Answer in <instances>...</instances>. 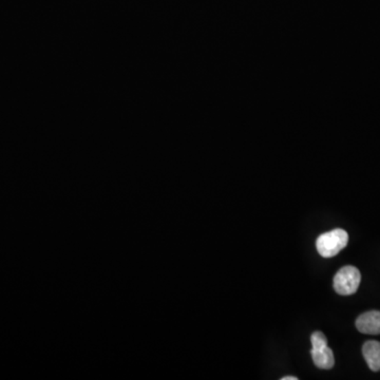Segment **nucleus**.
<instances>
[{
    "label": "nucleus",
    "instance_id": "1",
    "mask_svg": "<svg viewBox=\"0 0 380 380\" xmlns=\"http://www.w3.org/2000/svg\"><path fill=\"white\" fill-rule=\"evenodd\" d=\"M348 243V235L342 228L320 235L316 241L319 254L323 258H333L342 252Z\"/></svg>",
    "mask_w": 380,
    "mask_h": 380
},
{
    "label": "nucleus",
    "instance_id": "2",
    "mask_svg": "<svg viewBox=\"0 0 380 380\" xmlns=\"http://www.w3.org/2000/svg\"><path fill=\"white\" fill-rule=\"evenodd\" d=\"M361 281V275L355 266L346 265L338 270L334 277V289L342 296L353 295L357 292Z\"/></svg>",
    "mask_w": 380,
    "mask_h": 380
},
{
    "label": "nucleus",
    "instance_id": "3",
    "mask_svg": "<svg viewBox=\"0 0 380 380\" xmlns=\"http://www.w3.org/2000/svg\"><path fill=\"white\" fill-rule=\"evenodd\" d=\"M356 328L362 334H380V311H370L360 315L356 320Z\"/></svg>",
    "mask_w": 380,
    "mask_h": 380
},
{
    "label": "nucleus",
    "instance_id": "4",
    "mask_svg": "<svg viewBox=\"0 0 380 380\" xmlns=\"http://www.w3.org/2000/svg\"><path fill=\"white\" fill-rule=\"evenodd\" d=\"M311 354L315 366L319 369L330 370L334 366V354H333V351L329 348L328 344L313 346Z\"/></svg>",
    "mask_w": 380,
    "mask_h": 380
},
{
    "label": "nucleus",
    "instance_id": "5",
    "mask_svg": "<svg viewBox=\"0 0 380 380\" xmlns=\"http://www.w3.org/2000/svg\"><path fill=\"white\" fill-rule=\"evenodd\" d=\"M362 354L370 369L380 371V342L369 340L362 346Z\"/></svg>",
    "mask_w": 380,
    "mask_h": 380
},
{
    "label": "nucleus",
    "instance_id": "6",
    "mask_svg": "<svg viewBox=\"0 0 380 380\" xmlns=\"http://www.w3.org/2000/svg\"><path fill=\"white\" fill-rule=\"evenodd\" d=\"M311 346H323L328 344V339L324 336L322 332H314L311 336Z\"/></svg>",
    "mask_w": 380,
    "mask_h": 380
},
{
    "label": "nucleus",
    "instance_id": "7",
    "mask_svg": "<svg viewBox=\"0 0 380 380\" xmlns=\"http://www.w3.org/2000/svg\"><path fill=\"white\" fill-rule=\"evenodd\" d=\"M281 380H298V377H296V376H285V377H282Z\"/></svg>",
    "mask_w": 380,
    "mask_h": 380
}]
</instances>
